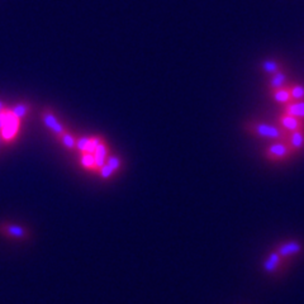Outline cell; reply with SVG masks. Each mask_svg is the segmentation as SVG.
I'll return each instance as SVG.
<instances>
[{
	"instance_id": "obj_1",
	"label": "cell",
	"mask_w": 304,
	"mask_h": 304,
	"mask_svg": "<svg viewBox=\"0 0 304 304\" xmlns=\"http://www.w3.org/2000/svg\"><path fill=\"white\" fill-rule=\"evenodd\" d=\"M302 251H303V246H302L301 242L296 240L285 241V242L279 243V245H276L269 252L268 256L265 257V260L262 262L264 270L268 274L278 273L287 264L292 262L293 259H296L298 255H301Z\"/></svg>"
},
{
	"instance_id": "obj_2",
	"label": "cell",
	"mask_w": 304,
	"mask_h": 304,
	"mask_svg": "<svg viewBox=\"0 0 304 304\" xmlns=\"http://www.w3.org/2000/svg\"><path fill=\"white\" fill-rule=\"evenodd\" d=\"M245 131L248 134L264 138L269 141H285L288 133L278 124H270V123L262 122V120H248L245 124Z\"/></svg>"
},
{
	"instance_id": "obj_3",
	"label": "cell",
	"mask_w": 304,
	"mask_h": 304,
	"mask_svg": "<svg viewBox=\"0 0 304 304\" xmlns=\"http://www.w3.org/2000/svg\"><path fill=\"white\" fill-rule=\"evenodd\" d=\"M264 155L270 162H283L293 156V152L288 146L287 141H275L265 148Z\"/></svg>"
},
{
	"instance_id": "obj_4",
	"label": "cell",
	"mask_w": 304,
	"mask_h": 304,
	"mask_svg": "<svg viewBox=\"0 0 304 304\" xmlns=\"http://www.w3.org/2000/svg\"><path fill=\"white\" fill-rule=\"evenodd\" d=\"M20 128V119H18L13 113L10 112L8 120L3 126V128L0 129V137L4 142H11L17 137L18 132Z\"/></svg>"
},
{
	"instance_id": "obj_5",
	"label": "cell",
	"mask_w": 304,
	"mask_h": 304,
	"mask_svg": "<svg viewBox=\"0 0 304 304\" xmlns=\"http://www.w3.org/2000/svg\"><path fill=\"white\" fill-rule=\"evenodd\" d=\"M278 126L284 129L287 133H290V132L304 129V120L283 112L282 114H279V117H278Z\"/></svg>"
},
{
	"instance_id": "obj_6",
	"label": "cell",
	"mask_w": 304,
	"mask_h": 304,
	"mask_svg": "<svg viewBox=\"0 0 304 304\" xmlns=\"http://www.w3.org/2000/svg\"><path fill=\"white\" fill-rule=\"evenodd\" d=\"M0 232L13 240H25L28 237V231L24 227L14 223H4L0 226Z\"/></svg>"
},
{
	"instance_id": "obj_7",
	"label": "cell",
	"mask_w": 304,
	"mask_h": 304,
	"mask_svg": "<svg viewBox=\"0 0 304 304\" xmlns=\"http://www.w3.org/2000/svg\"><path fill=\"white\" fill-rule=\"evenodd\" d=\"M287 143L290 147L293 155L301 154L304 150V129H299L296 132H290L287 136Z\"/></svg>"
},
{
	"instance_id": "obj_8",
	"label": "cell",
	"mask_w": 304,
	"mask_h": 304,
	"mask_svg": "<svg viewBox=\"0 0 304 304\" xmlns=\"http://www.w3.org/2000/svg\"><path fill=\"white\" fill-rule=\"evenodd\" d=\"M42 118L46 126L50 128V131L52 132V133L56 134L57 137H60L65 131H66L65 127L59 122V119L55 117V114H53L52 110H50V109H45V110H43Z\"/></svg>"
},
{
	"instance_id": "obj_9",
	"label": "cell",
	"mask_w": 304,
	"mask_h": 304,
	"mask_svg": "<svg viewBox=\"0 0 304 304\" xmlns=\"http://www.w3.org/2000/svg\"><path fill=\"white\" fill-rule=\"evenodd\" d=\"M269 94H270L271 99H273L276 104H280L282 106H285L287 104H289L290 101H292V97H290V92H289V85L279 88V89H275V90H269Z\"/></svg>"
},
{
	"instance_id": "obj_10",
	"label": "cell",
	"mask_w": 304,
	"mask_h": 304,
	"mask_svg": "<svg viewBox=\"0 0 304 304\" xmlns=\"http://www.w3.org/2000/svg\"><path fill=\"white\" fill-rule=\"evenodd\" d=\"M260 67H261L262 73L266 74V75H269V76H271L275 73H279V71L284 70V65H283L279 60H275V59L264 60V61L261 62V65H260Z\"/></svg>"
},
{
	"instance_id": "obj_11",
	"label": "cell",
	"mask_w": 304,
	"mask_h": 304,
	"mask_svg": "<svg viewBox=\"0 0 304 304\" xmlns=\"http://www.w3.org/2000/svg\"><path fill=\"white\" fill-rule=\"evenodd\" d=\"M288 85V75L284 70L275 73L269 78L268 81V88L269 90H275L279 88L287 87Z\"/></svg>"
},
{
	"instance_id": "obj_12",
	"label": "cell",
	"mask_w": 304,
	"mask_h": 304,
	"mask_svg": "<svg viewBox=\"0 0 304 304\" xmlns=\"http://www.w3.org/2000/svg\"><path fill=\"white\" fill-rule=\"evenodd\" d=\"M283 112L292 114L299 119L304 120V101H290L285 106H283Z\"/></svg>"
},
{
	"instance_id": "obj_13",
	"label": "cell",
	"mask_w": 304,
	"mask_h": 304,
	"mask_svg": "<svg viewBox=\"0 0 304 304\" xmlns=\"http://www.w3.org/2000/svg\"><path fill=\"white\" fill-rule=\"evenodd\" d=\"M94 160H95V170H99V169L105 164L106 155H108V148H106L105 142H101L98 146V148L94 151Z\"/></svg>"
},
{
	"instance_id": "obj_14",
	"label": "cell",
	"mask_w": 304,
	"mask_h": 304,
	"mask_svg": "<svg viewBox=\"0 0 304 304\" xmlns=\"http://www.w3.org/2000/svg\"><path fill=\"white\" fill-rule=\"evenodd\" d=\"M289 92H290V97H292V101H304V85L302 84L289 85Z\"/></svg>"
},
{
	"instance_id": "obj_15",
	"label": "cell",
	"mask_w": 304,
	"mask_h": 304,
	"mask_svg": "<svg viewBox=\"0 0 304 304\" xmlns=\"http://www.w3.org/2000/svg\"><path fill=\"white\" fill-rule=\"evenodd\" d=\"M80 162L85 169L95 170V160H94V155L93 154H89V152H81Z\"/></svg>"
},
{
	"instance_id": "obj_16",
	"label": "cell",
	"mask_w": 304,
	"mask_h": 304,
	"mask_svg": "<svg viewBox=\"0 0 304 304\" xmlns=\"http://www.w3.org/2000/svg\"><path fill=\"white\" fill-rule=\"evenodd\" d=\"M10 112L13 113V114H14L18 119H22V118L29 112V105L24 103L17 104V105L13 106V108L10 109Z\"/></svg>"
},
{
	"instance_id": "obj_17",
	"label": "cell",
	"mask_w": 304,
	"mask_h": 304,
	"mask_svg": "<svg viewBox=\"0 0 304 304\" xmlns=\"http://www.w3.org/2000/svg\"><path fill=\"white\" fill-rule=\"evenodd\" d=\"M59 140L61 141L62 145H64L65 147L70 148V150H73V148L76 146L75 138H74V137L71 136V133H69V132H67V131H65L64 133H62L61 136L59 137Z\"/></svg>"
},
{
	"instance_id": "obj_18",
	"label": "cell",
	"mask_w": 304,
	"mask_h": 304,
	"mask_svg": "<svg viewBox=\"0 0 304 304\" xmlns=\"http://www.w3.org/2000/svg\"><path fill=\"white\" fill-rule=\"evenodd\" d=\"M99 174H101V176L103 179H108V178H110L113 174H114V171H113L112 168H110V166H109V165L105 162V164H104L103 166L99 169Z\"/></svg>"
},
{
	"instance_id": "obj_19",
	"label": "cell",
	"mask_w": 304,
	"mask_h": 304,
	"mask_svg": "<svg viewBox=\"0 0 304 304\" xmlns=\"http://www.w3.org/2000/svg\"><path fill=\"white\" fill-rule=\"evenodd\" d=\"M105 162L109 165V166H110V168H112V170L114 171V173L120 168V160L115 156H110L108 159V161H105Z\"/></svg>"
},
{
	"instance_id": "obj_20",
	"label": "cell",
	"mask_w": 304,
	"mask_h": 304,
	"mask_svg": "<svg viewBox=\"0 0 304 304\" xmlns=\"http://www.w3.org/2000/svg\"><path fill=\"white\" fill-rule=\"evenodd\" d=\"M4 109H5V106H4V104L1 103V101H0V112H3Z\"/></svg>"
}]
</instances>
